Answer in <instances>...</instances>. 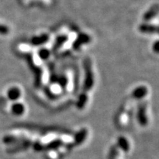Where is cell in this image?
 I'll return each instance as SVG.
<instances>
[{
    "mask_svg": "<svg viewBox=\"0 0 159 159\" xmlns=\"http://www.w3.org/2000/svg\"><path fill=\"white\" fill-rule=\"evenodd\" d=\"M137 119L139 124L142 127L147 126L148 124V118L147 116V107L144 105H141L139 107L137 113Z\"/></svg>",
    "mask_w": 159,
    "mask_h": 159,
    "instance_id": "1",
    "label": "cell"
},
{
    "mask_svg": "<svg viewBox=\"0 0 159 159\" xmlns=\"http://www.w3.org/2000/svg\"><path fill=\"white\" fill-rule=\"evenodd\" d=\"M87 136H88V130L87 129L83 128L80 130L78 132L75 134L74 137V143L76 146L82 144L84 141L86 139Z\"/></svg>",
    "mask_w": 159,
    "mask_h": 159,
    "instance_id": "2",
    "label": "cell"
},
{
    "mask_svg": "<svg viewBox=\"0 0 159 159\" xmlns=\"http://www.w3.org/2000/svg\"><path fill=\"white\" fill-rule=\"evenodd\" d=\"M117 147L125 152H129L130 149V143H129L128 139L125 136H119L117 139Z\"/></svg>",
    "mask_w": 159,
    "mask_h": 159,
    "instance_id": "3",
    "label": "cell"
},
{
    "mask_svg": "<svg viewBox=\"0 0 159 159\" xmlns=\"http://www.w3.org/2000/svg\"><path fill=\"white\" fill-rule=\"evenodd\" d=\"M25 112V106L21 102H15L11 105V113L16 116H22Z\"/></svg>",
    "mask_w": 159,
    "mask_h": 159,
    "instance_id": "4",
    "label": "cell"
},
{
    "mask_svg": "<svg viewBox=\"0 0 159 159\" xmlns=\"http://www.w3.org/2000/svg\"><path fill=\"white\" fill-rule=\"evenodd\" d=\"M21 91L17 87L11 88L7 91V98L11 101H16L21 97Z\"/></svg>",
    "mask_w": 159,
    "mask_h": 159,
    "instance_id": "5",
    "label": "cell"
},
{
    "mask_svg": "<svg viewBox=\"0 0 159 159\" xmlns=\"http://www.w3.org/2000/svg\"><path fill=\"white\" fill-rule=\"evenodd\" d=\"M147 94H148V89L145 87L140 86L134 89V91L132 93V96L134 99H141L144 98Z\"/></svg>",
    "mask_w": 159,
    "mask_h": 159,
    "instance_id": "6",
    "label": "cell"
},
{
    "mask_svg": "<svg viewBox=\"0 0 159 159\" xmlns=\"http://www.w3.org/2000/svg\"><path fill=\"white\" fill-rule=\"evenodd\" d=\"M22 142L17 144L15 148H11V150H8L9 152H16L20 150H25L27 149L31 145V142Z\"/></svg>",
    "mask_w": 159,
    "mask_h": 159,
    "instance_id": "7",
    "label": "cell"
},
{
    "mask_svg": "<svg viewBox=\"0 0 159 159\" xmlns=\"http://www.w3.org/2000/svg\"><path fill=\"white\" fill-rule=\"evenodd\" d=\"M19 139L15 136H12V135H7V136H4L2 139V142L5 144H15V143H19Z\"/></svg>",
    "mask_w": 159,
    "mask_h": 159,
    "instance_id": "8",
    "label": "cell"
},
{
    "mask_svg": "<svg viewBox=\"0 0 159 159\" xmlns=\"http://www.w3.org/2000/svg\"><path fill=\"white\" fill-rule=\"evenodd\" d=\"M62 145V141L61 140H55L53 142L49 143L47 146H44V149L43 150H57V148Z\"/></svg>",
    "mask_w": 159,
    "mask_h": 159,
    "instance_id": "9",
    "label": "cell"
},
{
    "mask_svg": "<svg viewBox=\"0 0 159 159\" xmlns=\"http://www.w3.org/2000/svg\"><path fill=\"white\" fill-rule=\"evenodd\" d=\"M33 149H34V150L37 151V152H39V151L42 150L44 149V146L41 144L40 142H36L33 144Z\"/></svg>",
    "mask_w": 159,
    "mask_h": 159,
    "instance_id": "10",
    "label": "cell"
},
{
    "mask_svg": "<svg viewBox=\"0 0 159 159\" xmlns=\"http://www.w3.org/2000/svg\"><path fill=\"white\" fill-rule=\"evenodd\" d=\"M9 32V29L5 26L0 25V33L1 34H7Z\"/></svg>",
    "mask_w": 159,
    "mask_h": 159,
    "instance_id": "11",
    "label": "cell"
}]
</instances>
